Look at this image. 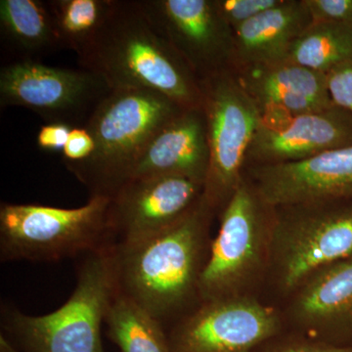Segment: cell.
<instances>
[{
  "label": "cell",
  "instance_id": "2e32d148",
  "mask_svg": "<svg viewBox=\"0 0 352 352\" xmlns=\"http://www.w3.org/2000/svg\"><path fill=\"white\" fill-rule=\"evenodd\" d=\"M208 168L205 113L203 107L187 108L153 136L134 164L129 179L178 175L205 185Z\"/></svg>",
  "mask_w": 352,
  "mask_h": 352
},
{
  "label": "cell",
  "instance_id": "4fadbf2b",
  "mask_svg": "<svg viewBox=\"0 0 352 352\" xmlns=\"http://www.w3.org/2000/svg\"><path fill=\"white\" fill-rule=\"evenodd\" d=\"M251 178L273 208L352 200V145L300 161L256 166Z\"/></svg>",
  "mask_w": 352,
  "mask_h": 352
},
{
  "label": "cell",
  "instance_id": "8fae6325",
  "mask_svg": "<svg viewBox=\"0 0 352 352\" xmlns=\"http://www.w3.org/2000/svg\"><path fill=\"white\" fill-rule=\"evenodd\" d=\"M156 31L200 82L232 61L233 32L215 0H138Z\"/></svg>",
  "mask_w": 352,
  "mask_h": 352
},
{
  "label": "cell",
  "instance_id": "6da1fadb",
  "mask_svg": "<svg viewBox=\"0 0 352 352\" xmlns=\"http://www.w3.org/2000/svg\"><path fill=\"white\" fill-rule=\"evenodd\" d=\"M203 198L175 226L133 244L112 245L118 293L164 328L195 308L214 217Z\"/></svg>",
  "mask_w": 352,
  "mask_h": 352
},
{
  "label": "cell",
  "instance_id": "9a60e30c",
  "mask_svg": "<svg viewBox=\"0 0 352 352\" xmlns=\"http://www.w3.org/2000/svg\"><path fill=\"white\" fill-rule=\"evenodd\" d=\"M280 119L261 122L248 153L256 166L300 161L352 145V116L336 106Z\"/></svg>",
  "mask_w": 352,
  "mask_h": 352
},
{
  "label": "cell",
  "instance_id": "4316f807",
  "mask_svg": "<svg viewBox=\"0 0 352 352\" xmlns=\"http://www.w3.org/2000/svg\"><path fill=\"white\" fill-rule=\"evenodd\" d=\"M94 149V138L87 129L85 127H75L72 129L68 142L62 152L65 164L82 163L91 156Z\"/></svg>",
  "mask_w": 352,
  "mask_h": 352
},
{
  "label": "cell",
  "instance_id": "7c38bea8",
  "mask_svg": "<svg viewBox=\"0 0 352 352\" xmlns=\"http://www.w3.org/2000/svg\"><path fill=\"white\" fill-rule=\"evenodd\" d=\"M204 184L184 176L127 180L111 198L109 223L113 244H133L175 226L203 198Z\"/></svg>",
  "mask_w": 352,
  "mask_h": 352
},
{
  "label": "cell",
  "instance_id": "f1b7e54d",
  "mask_svg": "<svg viewBox=\"0 0 352 352\" xmlns=\"http://www.w3.org/2000/svg\"><path fill=\"white\" fill-rule=\"evenodd\" d=\"M0 352H21L12 342H10L6 336L0 335Z\"/></svg>",
  "mask_w": 352,
  "mask_h": 352
},
{
  "label": "cell",
  "instance_id": "5b68a950",
  "mask_svg": "<svg viewBox=\"0 0 352 352\" xmlns=\"http://www.w3.org/2000/svg\"><path fill=\"white\" fill-rule=\"evenodd\" d=\"M275 208L243 180L220 212L200 282V300L258 296L267 282Z\"/></svg>",
  "mask_w": 352,
  "mask_h": 352
},
{
  "label": "cell",
  "instance_id": "cb8c5ba5",
  "mask_svg": "<svg viewBox=\"0 0 352 352\" xmlns=\"http://www.w3.org/2000/svg\"><path fill=\"white\" fill-rule=\"evenodd\" d=\"M281 2L282 0H215L220 16L232 32Z\"/></svg>",
  "mask_w": 352,
  "mask_h": 352
},
{
  "label": "cell",
  "instance_id": "e0dca14e",
  "mask_svg": "<svg viewBox=\"0 0 352 352\" xmlns=\"http://www.w3.org/2000/svg\"><path fill=\"white\" fill-rule=\"evenodd\" d=\"M251 69L240 85L266 117H295L335 107L326 74L288 62Z\"/></svg>",
  "mask_w": 352,
  "mask_h": 352
},
{
  "label": "cell",
  "instance_id": "d6986e66",
  "mask_svg": "<svg viewBox=\"0 0 352 352\" xmlns=\"http://www.w3.org/2000/svg\"><path fill=\"white\" fill-rule=\"evenodd\" d=\"M0 30L6 45L20 57L19 61L61 47L47 2L39 0H1Z\"/></svg>",
  "mask_w": 352,
  "mask_h": 352
},
{
  "label": "cell",
  "instance_id": "30bf717a",
  "mask_svg": "<svg viewBox=\"0 0 352 352\" xmlns=\"http://www.w3.org/2000/svg\"><path fill=\"white\" fill-rule=\"evenodd\" d=\"M112 91L87 69L58 68L38 61L14 62L0 71V105L29 109L46 124L83 127Z\"/></svg>",
  "mask_w": 352,
  "mask_h": 352
},
{
  "label": "cell",
  "instance_id": "8992f818",
  "mask_svg": "<svg viewBox=\"0 0 352 352\" xmlns=\"http://www.w3.org/2000/svg\"><path fill=\"white\" fill-rule=\"evenodd\" d=\"M351 256L352 200L275 208L267 282L282 298Z\"/></svg>",
  "mask_w": 352,
  "mask_h": 352
},
{
  "label": "cell",
  "instance_id": "3957f363",
  "mask_svg": "<svg viewBox=\"0 0 352 352\" xmlns=\"http://www.w3.org/2000/svg\"><path fill=\"white\" fill-rule=\"evenodd\" d=\"M112 245L80 258L75 289L54 311L34 316L2 302V335L21 352H105L102 326L118 292Z\"/></svg>",
  "mask_w": 352,
  "mask_h": 352
},
{
  "label": "cell",
  "instance_id": "7a4b0ae2",
  "mask_svg": "<svg viewBox=\"0 0 352 352\" xmlns=\"http://www.w3.org/2000/svg\"><path fill=\"white\" fill-rule=\"evenodd\" d=\"M78 56L82 68L101 76L111 90H152L183 108L201 107L200 80L138 0H111L100 30Z\"/></svg>",
  "mask_w": 352,
  "mask_h": 352
},
{
  "label": "cell",
  "instance_id": "44dd1931",
  "mask_svg": "<svg viewBox=\"0 0 352 352\" xmlns=\"http://www.w3.org/2000/svg\"><path fill=\"white\" fill-rule=\"evenodd\" d=\"M105 325L120 352H170L166 328L118 292Z\"/></svg>",
  "mask_w": 352,
  "mask_h": 352
},
{
  "label": "cell",
  "instance_id": "52a82bcc",
  "mask_svg": "<svg viewBox=\"0 0 352 352\" xmlns=\"http://www.w3.org/2000/svg\"><path fill=\"white\" fill-rule=\"evenodd\" d=\"M110 203L103 196L75 208L1 203L0 261L55 263L113 245Z\"/></svg>",
  "mask_w": 352,
  "mask_h": 352
},
{
  "label": "cell",
  "instance_id": "ffe728a7",
  "mask_svg": "<svg viewBox=\"0 0 352 352\" xmlns=\"http://www.w3.org/2000/svg\"><path fill=\"white\" fill-rule=\"evenodd\" d=\"M352 60V25L311 23L294 41L283 62L319 73Z\"/></svg>",
  "mask_w": 352,
  "mask_h": 352
},
{
  "label": "cell",
  "instance_id": "d4e9b609",
  "mask_svg": "<svg viewBox=\"0 0 352 352\" xmlns=\"http://www.w3.org/2000/svg\"><path fill=\"white\" fill-rule=\"evenodd\" d=\"M312 23L352 25V0H303Z\"/></svg>",
  "mask_w": 352,
  "mask_h": 352
},
{
  "label": "cell",
  "instance_id": "603a6c76",
  "mask_svg": "<svg viewBox=\"0 0 352 352\" xmlns=\"http://www.w3.org/2000/svg\"><path fill=\"white\" fill-rule=\"evenodd\" d=\"M258 352H352V346H339L286 330L268 340Z\"/></svg>",
  "mask_w": 352,
  "mask_h": 352
},
{
  "label": "cell",
  "instance_id": "277c9868",
  "mask_svg": "<svg viewBox=\"0 0 352 352\" xmlns=\"http://www.w3.org/2000/svg\"><path fill=\"white\" fill-rule=\"evenodd\" d=\"M184 109L152 90H112L83 126L94 138V152L82 163L66 164L67 168L90 197L112 198L153 136Z\"/></svg>",
  "mask_w": 352,
  "mask_h": 352
},
{
  "label": "cell",
  "instance_id": "5bb4252c",
  "mask_svg": "<svg viewBox=\"0 0 352 352\" xmlns=\"http://www.w3.org/2000/svg\"><path fill=\"white\" fill-rule=\"evenodd\" d=\"M288 330L339 346H352V256L317 273L287 298Z\"/></svg>",
  "mask_w": 352,
  "mask_h": 352
},
{
  "label": "cell",
  "instance_id": "9c48e42d",
  "mask_svg": "<svg viewBox=\"0 0 352 352\" xmlns=\"http://www.w3.org/2000/svg\"><path fill=\"white\" fill-rule=\"evenodd\" d=\"M285 330L281 310L242 296L201 302L166 335L170 352H258Z\"/></svg>",
  "mask_w": 352,
  "mask_h": 352
},
{
  "label": "cell",
  "instance_id": "484cf974",
  "mask_svg": "<svg viewBox=\"0 0 352 352\" xmlns=\"http://www.w3.org/2000/svg\"><path fill=\"white\" fill-rule=\"evenodd\" d=\"M326 78L333 105L352 116V60L329 71Z\"/></svg>",
  "mask_w": 352,
  "mask_h": 352
},
{
  "label": "cell",
  "instance_id": "83f0119b",
  "mask_svg": "<svg viewBox=\"0 0 352 352\" xmlns=\"http://www.w3.org/2000/svg\"><path fill=\"white\" fill-rule=\"evenodd\" d=\"M72 127L64 124H45L39 129L36 145L46 152H63Z\"/></svg>",
  "mask_w": 352,
  "mask_h": 352
},
{
  "label": "cell",
  "instance_id": "ac0fdd59",
  "mask_svg": "<svg viewBox=\"0 0 352 352\" xmlns=\"http://www.w3.org/2000/svg\"><path fill=\"white\" fill-rule=\"evenodd\" d=\"M312 20L303 1H285L233 31L232 60L250 68L282 63Z\"/></svg>",
  "mask_w": 352,
  "mask_h": 352
},
{
  "label": "cell",
  "instance_id": "ba28073f",
  "mask_svg": "<svg viewBox=\"0 0 352 352\" xmlns=\"http://www.w3.org/2000/svg\"><path fill=\"white\" fill-rule=\"evenodd\" d=\"M200 82L208 146L203 200L214 214H220L244 180L243 168L263 113L256 102L226 72Z\"/></svg>",
  "mask_w": 352,
  "mask_h": 352
},
{
  "label": "cell",
  "instance_id": "7402d4cb",
  "mask_svg": "<svg viewBox=\"0 0 352 352\" xmlns=\"http://www.w3.org/2000/svg\"><path fill=\"white\" fill-rule=\"evenodd\" d=\"M61 47L80 54L100 30L111 0L47 1Z\"/></svg>",
  "mask_w": 352,
  "mask_h": 352
}]
</instances>
